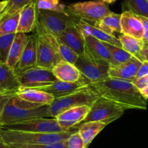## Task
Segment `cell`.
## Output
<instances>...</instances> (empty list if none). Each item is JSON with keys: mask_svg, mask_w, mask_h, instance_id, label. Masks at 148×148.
I'll list each match as a JSON object with an SVG mask.
<instances>
[{"mask_svg": "<svg viewBox=\"0 0 148 148\" xmlns=\"http://www.w3.org/2000/svg\"><path fill=\"white\" fill-rule=\"evenodd\" d=\"M138 16L140 18V20H142L144 27V36L142 40L144 42H147L148 41V19L145 17H142V16Z\"/></svg>", "mask_w": 148, "mask_h": 148, "instance_id": "cell-39", "label": "cell"}, {"mask_svg": "<svg viewBox=\"0 0 148 148\" xmlns=\"http://www.w3.org/2000/svg\"><path fill=\"white\" fill-rule=\"evenodd\" d=\"M142 57H143V59H144V62H145V61L148 62V48L147 47H145V46H144L143 50H142Z\"/></svg>", "mask_w": 148, "mask_h": 148, "instance_id": "cell-42", "label": "cell"}, {"mask_svg": "<svg viewBox=\"0 0 148 148\" xmlns=\"http://www.w3.org/2000/svg\"><path fill=\"white\" fill-rule=\"evenodd\" d=\"M100 97L110 100L127 109L146 110L147 100L131 81L117 78L106 79L90 85Z\"/></svg>", "mask_w": 148, "mask_h": 148, "instance_id": "cell-1", "label": "cell"}, {"mask_svg": "<svg viewBox=\"0 0 148 148\" xmlns=\"http://www.w3.org/2000/svg\"><path fill=\"white\" fill-rule=\"evenodd\" d=\"M52 72L57 80L62 82H75L81 79V75L76 66L65 61L57 64L52 68Z\"/></svg>", "mask_w": 148, "mask_h": 148, "instance_id": "cell-22", "label": "cell"}, {"mask_svg": "<svg viewBox=\"0 0 148 148\" xmlns=\"http://www.w3.org/2000/svg\"><path fill=\"white\" fill-rule=\"evenodd\" d=\"M92 25L107 34L114 36V33L121 32L120 14H117L111 12L100 20L93 23Z\"/></svg>", "mask_w": 148, "mask_h": 148, "instance_id": "cell-25", "label": "cell"}, {"mask_svg": "<svg viewBox=\"0 0 148 148\" xmlns=\"http://www.w3.org/2000/svg\"><path fill=\"white\" fill-rule=\"evenodd\" d=\"M0 127L17 131L38 133H60L66 132L59 127L55 119H46L44 117L32 119L23 122Z\"/></svg>", "mask_w": 148, "mask_h": 148, "instance_id": "cell-11", "label": "cell"}, {"mask_svg": "<svg viewBox=\"0 0 148 148\" xmlns=\"http://www.w3.org/2000/svg\"><path fill=\"white\" fill-rule=\"evenodd\" d=\"M32 1L33 0H7V4L5 9L0 14V20L18 12Z\"/></svg>", "mask_w": 148, "mask_h": 148, "instance_id": "cell-31", "label": "cell"}, {"mask_svg": "<svg viewBox=\"0 0 148 148\" xmlns=\"http://www.w3.org/2000/svg\"><path fill=\"white\" fill-rule=\"evenodd\" d=\"M102 1H104V3H106L107 4H113V3H114L116 0H102Z\"/></svg>", "mask_w": 148, "mask_h": 148, "instance_id": "cell-45", "label": "cell"}, {"mask_svg": "<svg viewBox=\"0 0 148 148\" xmlns=\"http://www.w3.org/2000/svg\"><path fill=\"white\" fill-rule=\"evenodd\" d=\"M67 148H87L78 130L73 132L67 140Z\"/></svg>", "mask_w": 148, "mask_h": 148, "instance_id": "cell-35", "label": "cell"}, {"mask_svg": "<svg viewBox=\"0 0 148 148\" xmlns=\"http://www.w3.org/2000/svg\"><path fill=\"white\" fill-rule=\"evenodd\" d=\"M106 126L107 124L100 121H87L80 124L78 131L84 140L86 147H88L94 139Z\"/></svg>", "mask_w": 148, "mask_h": 148, "instance_id": "cell-26", "label": "cell"}, {"mask_svg": "<svg viewBox=\"0 0 148 148\" xmlns=\"http://www.w3.org/2000/svg\"><path fill=\"white\" fill-rule=\"evenodd\" d=\"M18 77L14 69L0 63V95H16L20 90Z\"/></svg>", "mask_w": 148, "mask_h": 148, "instance_id": "cell-15", "label": "cell"}, {"mask_svg": "<svg viewBox=\"0 0 148 148\" xmlns=\"http://www.w3.org/2000/svg\"><path fill=\"white\" fill-rule=\"evenodd\" d=\"M148 75V62L145 61V62H142V64L141 65L140 68L138 70L137 74L136 75L135 79H138V78L143 77L146 76Z\"/></svg>", "mask_w": 148, "mask_h": 148, "instance_id": "cell-38", "label": "cell"}, {"mask_svg": "<svg viewBox=\"0 0 148 148\" xmlns=\"http://www.w3.org/2000/svg\"><path fill=\"white\" fill-rule=\"evenodd\" d=\"M20 12L10 17L0 20V36L16 34L17 33Z\"/></svg>", "mask_w": 148, "mask_h": 148, "instance_id": "cell-29", "label": "cell"}, {"mask_svg": "<svg viewBox=\"0 0 148 148\" xmlns=\"http://www.w3.org/2000/svg\"><path fill=\"white\" fill-rule=\"evenodd\" d=\"M75 131L77 130L60 133H38L17 131L0 127V138L7 145L52 144L65 141Z\"/></svg>", "mask_w": 148, "mask_h": 148, "instance_id": "cell-2", "label": "cell"}, {"mask_svg": "<svg viewBox=\"0 0 148 148\" xmlns=\"http://www.w3.org/2000/svg\"><path fill=\"white\" fill-rule=\"evenodd\" d=\"M12 96V95H0V121H1V115H2V112H3V110H4V106H5L7 101H9V99H10Z\"/></svg>", "mask_w": 148, "mask_h": 148, "instance_id": "cell-40", "label": "cell"}, {"mask_svg": "<svg viewBox=\"0 0 148 148\" xmlns=\"http://www.w3.org/2000/svg\"><path fill=\"white\" fill-rule=\"evenodd\" d=\"M0 148H9L8 146L1 140V138H0Z\"/></svg>", "mask_w": 148, "mask_h": 148, "instance_id": "cell-44", "label": "cell"}, {"mask_svg": "<svg viewBox=\"0 0 148 148\" xmlns=\"http://www.w3.org/2000/svg\"><path fill=\"white\" fill-rule=\"evenodd\" d=\"M140 92L142 94V96L145 98V99H148V85H146L145 88H142V90H140Z\"/></svg>", "mask_w": 148, "mask_h": 148, "instance_id": "cell-41", "label": "cell"}, {"mask_svg": "<svg viewBox=\"0 0 148 148\" xmlns=\"http://www.w3.org/2000/svg\"><path fill=\"white\" fill-rule=\"evenodd\" d=\"M56 38L59 41L71 48L78 56L85 54V40L82 33L75 26V22L68 26L62 34Z\"/></svg>", "mask_w": 148, "mask_h": 148, "instance_id": "cell-16", "label": "cell"}, {"mask_svg": "<svg viewBox=\"0 0 148 148\" xmlns=\"http://www.w3.org/2000/svg\"><path fill=\"white\" fill-rule=\"evenodd\" d=\"M88 86L89 85L84 82L82 79L75 82H62V81L57 79L52 85L36 90H40L44 92H47V93L52 95L55 98V99H56V98L66 96L75 91L79 90L85 88Z\"/></svg>", "mask_w": 148, "mask_h": 148, "instance_id": "cell-18", "label": "cell"}, {"mask_svg": "<svg viewBox=\"0 0 148 148\" xmlns=\"http://www.w3.org/2000/svg\"><path fill=\"white\" fill-rule=\"evenodd\" d=\"M74 65L81 73V79L89 85L100 82L109 77L110 64L108 62L90 57L86 53L78 56Z\"/></svg>", "mask_w": 148, "mask_h": 148, "instance_id": "cell-6", "label": "cell"}, {"mask_svg": "<svg viewBox=\"0 0 148 148\" xmlns=\"http://www.w3.org/2000/svg\"><path fill=\"white\" fill-rule=\"evenodd\" d=\"M91 107L80 106L69 108L58 114L55 119L59 127L66 132L76 130V126L80 125L88 116Z\"/></svg>", "mask_w": 148, "mask_h": 148, "instance_id": "cell-12", "label": "cell"}, {"mask_svg": "<svg viewBox=\"0 0 148 148\" xmlns=\"http://www.w3.org/2000/svg\"><path fill=\"white\" fill-rule=\"evenodd\" d=\"M49 106H43L34 108L21 107L17 102L15 95L7 101L1 115L0 126L10 125L23 122L27 120L41 117H49Z\"/></svg>", "mask_w": 148, "mask_h": 148, "instance_id": "cell-4", "label": "cell"}, {"mask_svg": "<svg viewBox=\"0 0 148 148\" xmlns=\"http://www.w3.org/2000/svg\"><path fill=\"white\" fill-rule=\"evenodd\" d=\"M147 1H148V0H147Z\"/></svg>", "mask_w": 148, "mask_h": 148, "instance_id": "cell-47", "label": "cell"}, {"mask_svg": "<svg viewBox=\"0 0 148 148\" xmlns=\"http://www.w3.org/2000/svg\"><path fill=\"white\" fill-rule=\"evenodd\" d=\"M36 66H37L36 38L35 35H30L28 37L27 42L21 57L14 70L16 75H18Z\"/></svg>", "mask_w": 148, "mask_h": 148, "instance_id": "cell-13", "label": "cell"}, {"mask_svg": "<svg viewBox=\"0 0 148 148\" xmlns=\"http://www.w3.org/2000/svg\"><path fill=\"white\" fill-rule=\"evenodd\" d=\"M35 30L37 44V66L52 70L57 64L62 61L58 53L57 38L46 33L37 22Z\"/></svg>", "mask_w": 148, "mask_h": 148, "instance_id": "cell-3", "label": "cell"}, {"mask_svg": "<svg viewBox=\"0 0 148 148\" xmlns=\"http://www.w3.org/2000/svg\"><path fill=\"white\" fill-rule=\"evenodd\" d=\"M133 85L140 90L142 88H145L146 85H148V75L146 76L143 77L138 78V79H134L132 81Z\"/></svg>", "mask_w": 148, "mask_h": 148, "instance_id": "cell-37", "label": "cell"}, {"mask_svg": "<svg viewBox=\"0 0 148 148\" xmlns=\"http://www.w3.org/2000/svg\"><path fill=\"white\" fill-rule=\"evenodd\" d=\"M118 38L119 41L121 44V48L123 50L127 51L132 56L136 58L142 62H144L142 54L144 48L143 40L124 34H120Z\"/></svg>", "mask_w": 148, "mask_h": 148, "instance_id": "cell-27", "label": "cell"}, {"mask_svg": "<svg viewBox=\"0 0 148 148\" xmlns=\"http://www.w3.org/2000/svg\"><path fill=\"white\" fill-rule=\"evenodd\" d=\"M99 97L98 93L89 85L66 96L55 99L49 106V116L55 119L59 114L73 107L80 106L91 107Z\"/></svg>", "mask_w": 148, "mask_h": 148, "instance_id": "cell-5", "label": "cell"}, {"mask_svg": "<svg viewBox=\"0 0 148 148\" xmlns=\"http://www.w3.org/2000/svg\"><path fill=\"white\" fill-rule=\"evenodd\" d=\"M15 34L0 36V63L6 64Z\"/></svg>", "mask_w": 148, "mask_h": 148, "instance_id": "cell-33", "label": "cell"}, {"mask_svg": "<svg viewBox=\"0 0 148 148\" xmlns=\"http://www.w3.org/2000/svg\"><path fill=\"white\" fill-rule=\"evenodd\" d=\"M36 9L70 14L66 6L59 0H36Z\"/></svg>", "mask_w": 148, "mask_h": 148, "instance_id": "cell-30", "label": "cell"}, {"mask_svg": "<svg viewBox=\"0 0 148 148\" xmlns=\"http://www.w3.org/2000/svg\"><path fill=\"white\" fill-rule=\"evenodd\" d=\"M142 64V62L141 61L132 56L129 60L122 64L116 66H110L108 72L109 77L132 82L136 77L138 70Z\"/></svg>", "mask_w": 148, "mask_h": 148, "instance_id": "cell-17", "label": "cell"}, {"mask_svg": "<svg viewBox=\"0 0 148 148\" xmlns=\"http://www.w3.org/2000/svg\"><path fill=\"white\" fill-rule=\"evenodd\" d=\"M85 40V53L96 59L104 60L109 63L110 54L106 43L88 35H83Z\"/></svg>", "mask_w": 148, "mask_h": 148, "instance_id": "cell-21", "label": "cell"}, {"mask_svg": "<svg viewBox=\"0 0 148 148\" xmlns=\"http://www.w3.org/2000/svg\"><path fill=\"white\" fill-rule=\"evenodd\" d=\"M37 22V9L36 0L25 6L20 12L17 33H28L35 30Z\"/></svg>", "mask_w": 148, "mask_h": 148, "instance_id": "cell-19", "label": "cell"}, {"mask_svg": "<svg viewBox=\"0 0 148 148\" xmlns=\"http://www.w3.org/2000/svg\"><path fill=\"white\" fill-rule=\"evenodd\" d=\"M28 37V36L25 33H17L15 34L6 63V64L12 69H15L20 61L27 42Z\"/></svg>", "mask_w": 148, "mask_h": 148, "instance_id": "cell-23", "label": "cell"}, {"mask_svg": "<svg viewBox=\"0 0 148 148\" xmlns=\"http://www.w3.org/2000/svg\"><path fill=\"white\" fill-rule=\"evenodd\" d=\"M67 11L75 18L94 23L112 12L102 0L72 3L67 6Z\"/></svg>", "mask_w": 148, "mask_h": 148, "instance_id": "cell-7", "label": "cell"}, {"mask_svg": "<svg viewBox=\"0 0 148 148\" xmlns=\"http://www.w3.org/2000/svg\"><path fill=\"white\" fill-rule=\"evenodd\" d=\"M120 28L121 34L139 40L143 39L144 27L142 20L131 10H123L120 14Z\"/></svg>", "mask_w": 148, "mask_h": 148, "instance_id": "cell-14", "label": "cell"}, {"mask_svg": "<svg viewBox=\"0 0 148 148\" xmlns=\"http://www.w3.org/2000/svg\"><path fill=\"white\" fill-rule=\"evenodd\" d=\"M125 4L135 14L148 19L147 0H124Z\"/></svg>", "mask_w": 148, "mask_h": 148, "instance_id": "cell-32", "label": "cell"}, {"mask_svg": "<svg viewBox=\"0 0 148 148\" xmlns=\"http://www.w3.org/2000/svg\"><path fill=\"white\" fill-rule=\"evenodd\" d=\"M75 19L71 14L37 10V23L46 33L55 37L62 34L68 26L75 22Z\"/></svg>", "mask_w": 148, "mask_h": 148, "instance_id": "cell-9", "label": "cell"}, {"mask_svg": "<svg viewBox=\"0 0 148 148\" xmlns=\"http://www.w3.org/2000/svg\"><path fill=\"white\" fill-rule=\"evenodd\" d=\"M9 148H67V140L52 144L30 145H9Z\"/></svg>", "mask_w": 148, "mask_h": 148, "instance_id": "cell-36", "label": "cell"}, {"mask_svg": "<svg viewBox=\"0 0 148 148\" xmlns=\"http://www.w3.org/2000/svg\"><path fill=\"white\" fill-rule=\"evenodd\" d=\"M109 53L110 54V59L109 62L110 66H116L127 62L132 57L131 55L122 48L113 46L106 43Z\"/></svg>", "mask_w": 148, "mask_h": 148, "instance_id": "cell-28", "label": "cell"}, {"mask_svg": "<svg viewBox=\"0 0 148 148\" xmlns=\"http://www.w3.org/2000/svg\"><path fill=\"white\" fill-rule=\"evenodd\" d=\"M7 4V0H1L0 1V14L4 11Z\"/></svg>", "mask_w": 148, "mask_h": 148, "instance_id": "cell-43", "label": "cell"}, {"mask_svg": "<svg viewBox=\"0 0 148 148\" xmlns=\"http://www.w3.org/2000/svg\"><path fill=\"white\" fill-rule=\"evenodd\" d=\"M57 43L58 53L60 56L61 60L75 64L78 58V55L75 52H74L71 48L59 41L57 38Z\"/></svg>", "mask_w": 148, "mask_h": 148, "instance_id": "cell-34", "label": "cell"}, {"mask_svg": "<svg viewBox=\"0 0 148 148\" xmlns=\"http://www.w3.org/2000/svg\"><path fill=\"white\" fill-rule=\"evenodd\" d=\"M75 25L78 27V30L81 31L82 35L91 36L103 43L121 48V44L118 38H116L115 36H110V35L107 34L100 29L94 27L91 23H87L84 20L76 18L75 21Z\"/></svg>", "mask_w": 148, "mask_h": 148, "instance_id": "cell-20", "label": "cell"}, {"mask_svg": "<svg viewBox=\"0 0 148 148\" xmlns=\"http://www.w3.org/2000/svg\"><path fill=\"white\" fill-rule=\"evenodd\" d=\"M126 110L122 106L100 96L91 106L89 113L84 122L100 121L107 125L120 118Z\"/></svg>", "mask_w": 148, "mask_h": 148, "instance_id": "cell-8", "label": "cell"}, {"mask_svg": "<svg viewBox=\"0 0 148 148\" xmlns=\"http://www.w3.org/2000/svg\"><path fill=\"white\" fill-rule=\"evenodd\" d=\"M144 43H148V41H147V42H144Z\"/></svg>", "mask_w": 148, "mask_h": 148, "instance_id": "cell-46", "label": "cell"}, {"mask_svg": "<svg viewBox=\"0 0 148 148\" xmlns=\"http://www.w3.org/2000/svg\"><path fill=\"white\" fill-rule=\"evenodd\" d=\"M16 95L25 101L41 106H50L55 101V98L52 95L36 89L21 90Z\"/></svg>", "mask_w": 148, "mask_h": 148, "instance_id": "cell-24", "label": "cell"}, {"mask_svg": "<svg viewBox=\"0 0 148 148\" xmlns=\"http://www.w3.org/2000/svg\"><path fill=\"white\" fill-rule=\"evenodd\" d=\"M20 84V90L24 89H39L52 85L57 78L52 70L36 67L17 75Z\"/></svg>", "mask_w": 148, "mask_h": 148, "instance_id": "cell-10", "label": "cell"}]
</instances>
